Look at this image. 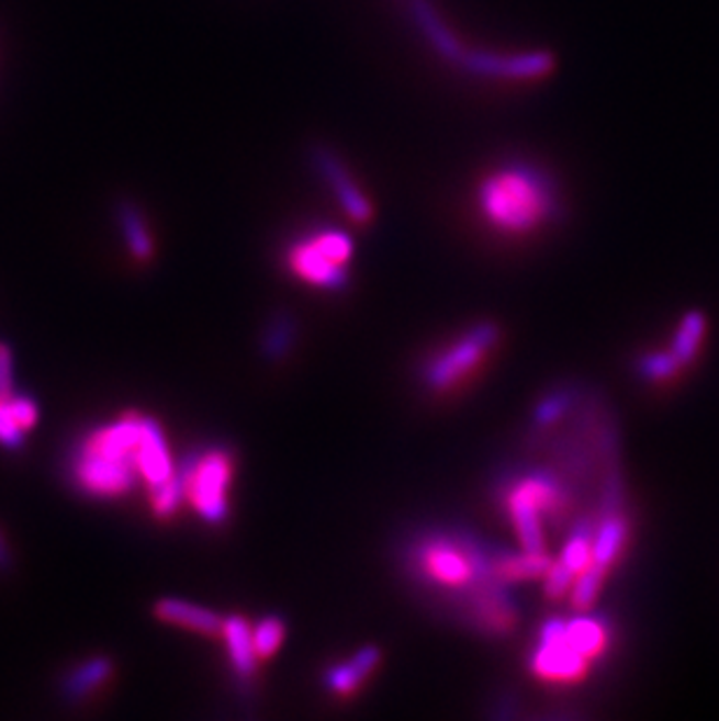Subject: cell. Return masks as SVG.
I'll use <instances>...</instances> for the list:
<instances>
[{"instance_id": "11", "label": "cell", "mask_w": 719, "mask_h": 721, "mask_svg": "<svg viewBox=\"0 0 719 721\" xmlns=\"http://www.w3.org/2000/svg\"><path fill=\"white\" fill-rule=\"evenodd\" d=\"M136 470H138V476L150 488L161 484V481H166L176 472L171 453H169V443H166V437L159 425L150 418H143L141 441L136 449Z\"/></svg>"}, {"instance_id": "29", "label": "cell", "mask_w": 719, "mask_h": 721, "mask_svg": "<svg viewBox=\"0 0 719 721\" xmlns=\"http://www.w3.org/2000/svg\"><path fill=\"white\" fill-rule=\"evenodd\" d=\"M24 435L26 432L14 423L8 409V397L0 399V443H3L5 449H20L24 443Z\"/></svg>"}, {"instance_id": "5", "label": "cell", "mask_w": 719, "mask_h": 721, "mask_svg": "<svg viewBox=\"0 0 719 721\" xmlns=\"http://www.w3.org/2000/svg\"><path fill=\"white\" fill-rule=\"evenodd\" d=\"M418 567L428 579L447 588H468L493 577V567L479 553L445 538L420 547Z\"/></svg>"}, {"instance_id": "24", "label": "cell", "mask_w": 719, "mask_h": 721, "mask_svg": "<svg viewBox=\"0 0 719 721\" xmlns=\"http://www.w3.org/2000/svg\"><path fill=\"white\" fill-rule=\"evenodd\" d=\"M605 572L607 570L596 563H592L586 570L580 572L577 582L573 586V607L577 609V612H586V609L596 602Z\"/></svg>"}, {"instance_id": "9", "label": "cell", "mask_w": 719, "mask_h": 721, "mask_svg": "<svg viewBox=\"0 0 719 721\" xmlns=\"http://www.w3.org/2000/svg\"><path fill=\"white\" fill-rule=\"evenodd\" d=\"M565 621H549L542 628L540 644L532 654V671L547 681H577L584 677L588 661L565 640Z\"/></svg>"}, {"instance_id": "10", "label": "cell", "mask_w": 719, "mask_h": 721, "mask_svg": "<svg viewBox=\"0 0 719 721\" xmlns=\"http://www.w3.org/2000/svg\"><path fill=\"white\" fill-rule=\"evenodd\" d=\"M311 164H313V169L318 171V176L329 184V190L335 192L337 201L341 203V209L346 211V215L350 219L360 222V225L372 219L374 209H372L370 199L360 192V188L353 182V178H350L346 166L339 161V157L335 153L327 150V147H323V145L313 147Z\"/></svg>"}, {"instance_id": "22", "label": "cell", "mask_w": 719, "mask_h": 721, "mask_svg": "<svg viewBox=\"0 0 719 721\" xmlns=\"http://www.w3.org/2000/svg\"><path fill=\"white\" fill-rule=\"evenodd\" d=\"M561 563L573 572V575H580L582 570L594 563V538H592V528L588 523H580L577 530L570 534V540L563 549Z\"/></svg>"}, {"instance_id": "16", "label": "cell", "mask_w": 719, "mask_h": 721, "mask_svg": "<svg viewBox=\"0 0 719 721\" xmlns=\"http://www.w3.org/2000/svg\"><path fill=\"white\" fill-rule=\"evenodd\" d=\"M626 540V523L619 509H605V519L594 534V563L600 567H610L621 553Z\"/></svg>"}, {"instance_id": "25", "label": "cell", "mask_w": 719, "mask_h": 721, "mask_svg": "<svg viewBox=\"0 0 719 721\" xmlns=\"http://www.w3.org/2000/svg\"><path fill=\"white\" fill-rule=\"evenodd\" d=\"M283 635H285V626L273 617L265 619L260 626H257L252 633V646H255L257 658H267L276 650H279L283 642Z\"/></svg>"}, {"instance_id": "1", "label": "cell", "mask_w": 719, "mask_h": 721, "mask_svg": "<svg viewBox=\"0 0 719 721\" xmlns=\"http://www.w3.org/2000/svg\"><path fill=\"white\" fill-rule=\"evenodd\" d=\"M479 209L495 229L526 234L557 215L554 184L526 161H512L488 173L479 184Z\"/></svg>"}, {"instance_id": "17", "label": "cell", "mask_w": 719, "mask_h": 721, "mask_svg": "<svg viewBox=\"0 0 719 721\" xmlns=\"http://www.w3.org/2000/svg\"><path fill=\"white\" fill-rule=\"evenodd\" d=\"M117 217H120V225H122V234L128 250L136 257L138 262H147L153 257V236L147 232V225L143 219V213L134 206L132 201H122L117 206Z\"/></svg>"}, {"instance_id": "6", "label": "cell", "mask_w": 719, "mask_h": 721, "mask_svg": "<svg viewBox=\"0 0 719 721\" xmlns=\"http://www.w3.org/2000/svg\"><path fill=\"white\" fill-rule=\"evenodd\" d=\"M136 462L126 458H115L101 453L82 443L76 460H72V478L78 486L94 497H117L134 488L136 484Z\"/></svg>"}, {"instance_id": "12", "label": "cell", "mask_w": 719, "mask_h": 721, "mask_svg": "<svg viewBox=\"0 0 719 721\" xmlns=\"http://www.w3.org/2000/svg\"><path fill=\"white\" fill-rule=\"evenodd\" d=\"M412 16L418 31L423 33V38L428 41V45L439 54V57L458 66L460 57H463L465 52V45L458 41V35L445 24V20L435 12L428 0H412Z\"/></svg>"}, {"instance_id": "27", "label": "cell", "mask_w": 719, "mask_h": 721, "mask_svg": "<svg viewBox=\"0 0 719 721\" xmlns=\"http://www.w3.org/2000/svg\"><path fill=\"white\" fill-rule=\"evenodd\" d=\"M679 367L682 364L673 358V353H654L640 362V372L648 379L661 381V379L673 376Z\"/></svg>"}, {"instance_id": "32", "label": "cell", "mask_w": 719, "mask_h": 721, "mask_svg": "<svg viewBox=\"0 0 719 721\" xmlns=\"http://www.w3.org/2000/svg\"><path fill=\"white\" fill-rule=\"evenodd\" d=\"M10 556H8V547L3 542V534H0V567H8Z\"/></svg>"}, {"instance_id": "2", "label": "cell", "mask_w": 719, "mask_h": 721, "mask_svg": "<svg viewBox=\"0 0 719 721\" xmlns=\"http://www.w3.org/2000/svg\"><path fill=\"white\" fill-rule=\"evenodd\" d=\"M353 255V240L337 229H321L302 240H297L288 252L290 269L302 281L339 290L346 285V264Z\"/></svg>"}, {"instance_id": "19", "label": "cell", "mask_w": 719, "mask_h": 721, "mask_svg": "<svg viewBox=\"0 0 719 721\" xmlns=\"http://www.w3.org/2000/svg\"><path fill=\"white\" fill-rule=\"evenodd\" d=\"M565 640L575 646V650L586 658L592 661L603 654L607 646V628L598 619H573L565 621Z\"/></svg>"}, {"instance_id": "18", "label": "cell", "mask_w": 719, "mask_h": 721, "mask_svg": "<svg viewBox=\"0 0 719 721\" xmlns=\"http://www.w3.org/2000/svg\"><path fill=\"white\" fill-rule=\"evenodd\" d=\"M110 675H113V663L108 658L85 661L76 671H70L68 677L64 679V694L70 700H80L89 694H94Z\"/></svg>"}, {"instance_id": "21", "label": "cell", "mask_w": 719, "mask_h": 721, "mask_svg": "<svg viewBox=\"0 0 719 721\" xmlns=\"http://www.w3.org/2000/svg\"><path fill=\"white\" fill-rule=\"evenodd\" d=\"M704 335H706V318L700 316L698 311L687 313L677 327V335H675L673 350H671L673 358L679 364H689L698 353V346H700Z\"/></svg>"}, {"instance_id": "8", "label": "cell", "mask_w": 719, "mask_h": 721, "mask_svg": "<svg viewBox=\"0 0 719 721\" xmlns=\"http://www.w3.org/2000/svg\"><path fill=\"white\" fill-rule=\"evenodd\" d=\"M497 339V327L495 325H479L474 327L468 337L453 343L447 353L432 360L426 372V381L430 387L437 391H447V387L456 385L458 381L468 379L474 369L486 358L488 350L493 348Z\"/></svg>"}, {"instance_id": "14", "label": "cell", "mask_w": 719, "mask_h": 721, "mask_svg": "<svg viewBox=\"0 0 719 721\" xmlns=\"http://www.w3.org/2000/svg\"><path fill=\"white\" fill-rule=\"evenodd\" d=\"M379 658H381V654H379L377 646H364L360 654H356L350 661L337 665L335 671H329L327 687L335 694H339V696L353 694L360 687V684L364 681V677L377 668Z\"/></svg>"}, {"instance_id": "31", "label": "cell", "mask_w": 719, "mask_h": 721, "mask_svg": "<svg viewBox=\"0 0 719 721\" xmlns=\"http://www.w3.org/2000/svg\"><path fill=\"white\" fill-rule=\"evenodd\" d=\"M568 406V397L565 395H554L549 397L538 412V423H554Z\"/></svg>"}, {"instance_id": "4", "label": "cell", "mask_w": 719, "mask_h": 721, "mask_svg": "<svg viewBox=\"0 0 719 721\" xmlns=\"http://www.w3.org/2000/svg\"><path fill=\"white\" fill-rule=\"evenodd\" d=\"M182 488L192 507L211 523L227 516V488L232 478V458L225 451H209L190 460L180 472Z\"/></svg>"}, {"instance_id": "23", "label": "cell", "mask_w": 719, "mask_h": 721, "mask_svg": "<svg viewBox=\"0 0 719 721\" xmlns=\"http://www.w3.org/2000/svg\"><path fill=\"white\" fill-rule=\"evenodd\" d=\"M182 497H186V488H182L180 472H173L169 478L150 488V505L161 519H166V516H171L178 509Z\"/></svg>"}, {"instance_id": "15", "label": "cell", "mask_w": 719, "mask_h": 721, "mask_svg": "<svg viewBox=\"0 0 719 721\" xmlns=\"http://www.w3.org/2000/svg\"><path fill=\"white\" fill-rule=\"evenodd\" d=\"M551 561L544 551H524L514 553V556H501L491 563L493 575L505 582H524V579H538L544 577Z\"/></svg>"}, {"instance_id": "3", "label": "cell", "mask_w": 719, "mask_h": 721, "mask_svg": "<svg viewBox=\"0 0 719 721\" xmlns=\"http://www.w3.org/2000/svg\"><path fill=\"white\" fill-rule=\"evenodd\" d=\"M507 507L512 514V521L516 532L524 542L526 551H544V538H542V523L540 514H561L565 507V497L561 486L554 478L544 474H535L528 478H521L509 495H507Z\"/></svg>"}, {"instance_id": "20", "label": "cell", "mask_w": 719, "mask_h": 721, "mask_svg": "<svg viewBox=\"0 0 719 721\" xmlns=\"http://www.w3.org/2000/svg\"><path fill=\"white\" fill-rule=\"evenodd\" d=\"M223 633L227 640V650H229V658L234 663L236 673L241 675H250L255 671V646H252V633L248 623L241 617H232L223 623Z\"/></svg>"}, {"instance_id": "26", "label": "cell", "mask_w": 719, "mask_h": 721, "mask_svg": "<svg viewBox=\"0 0 719 721\" xmlns=\"http://www.w3.org/2000/svg\"><path fill=\"white\" fill-rule=\"evenodd\" d=\"M8 409L14 418V423L20 425V428L24 432H29L35 423H38V406H35V402L31 397H24V395H10L8 397Z\"/></svg>"}, {"instance_id": "28", "label": "cell", "mask_w": 719, "mask_h": 721, "mask_svg": "<svg viewBox=\"0 0 719 721\" xmlns=\"http://www.w3.org/2000/svg\"><path fill=\"white\" fill-rule=\"evenodd\" d=\"M544 577H547V596L551 600H559V598H563L568 594L570 586H573V577L575 575L561 561H557V563L549 565Z\"/></svg>"}, {"instance_id": "13", "label": "cell", "mask_w": 719, "mask_h": 721, "mask_svg": "<svg viewBox=\"0 0 719 721\" xmlns=\"http://www.w3.org/2000/svg\"><path fill=\"white\" fill-rule=\"evenodd\" d=\"M155 615L166 623L182 626L194 633H204V635L223 633V621H220V617L213 615L211 609L186 602V600H178V598L159 600L155 605Z\"/></svg>"}, {"instance_id": "7", "label": "cell", "mask_w": 719, "mask_h": 721, "mask_svg": "<svg viewBox=\"0 0 719 721\" xmlns=\"http://www.w3.org/2000/svg\"><path fill=\"white\" fill-rule=\"evenodd\" d=\"M458 66L486 80H538L554 70V57L549 52H521V54H497L484 49H468Z\"/></svg>"}, {"instance_id": "30", "label": "cell", "mask_w": 719, "mask_h": 721, "mask_svg": "<svg viewBox=\"0 0 719 721\" xmlns=\"http://www.w3.org/2000/svg\"><path fill=\"white\" fill-rule=\"evenodd\" d=\"M14 369H12V353L8 346H0V399L10 397L14 391Z\"/></svg>"}]
</instances>
